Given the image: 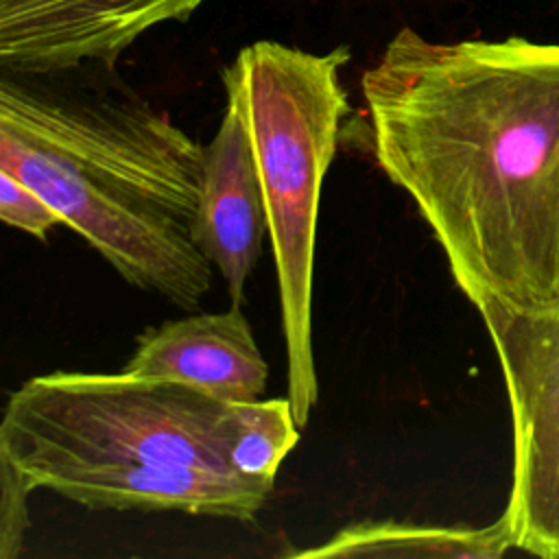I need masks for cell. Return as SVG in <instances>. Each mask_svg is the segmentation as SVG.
<instances>
[{
	"mask_svg": "<svg viewBox=\"0 0 559 559\" xmlns=\"http://www.w3.org/2000/svg\"><path fill=\"white\" fill-rule=\"evenodd\" d=\"M299 430L288 397H260L245 404L231 450L234 467L253 478L275 480L282 461L299 441Z\"/></svg>",
	"mask_w": 559,
	"mask_h": 559,
	"instance_id": "cell-10",
	"label": "cell"
},
{
	"mask_svg": "<svg viewBox=\"0 0 559 559\" xmlns=\"http://www.w3.org/2000/svg\"><path fill=\"white\" fill-rule=\"evenodd\" d=\"M349 50L308 52L260 39L223 70V85L247 122L271 238L286 386L293 417L306 428L319 402L312 349V284L319 201L349 114L341 68Z\"/></svg>",
	"mask_w": 559,
	"mask_h": 559,
	"instance_id": "cell-4",
	"label": "cell"
},
{
	"mask_svg": "<svg viewBox=\"0 0 559 559\" xmlns=\"http://www.w3.org/2000/svg\"><path fill=\"white\" fill-rule=\"evenodd\" d=\"M205 0H0V70L116 66L148 28L186 22Z\"/></svg>",
	"mask_w": 559,
	"mask_h": 559,
	"instance_id": "cell-6",
	"label": "cell"
},
{
	"mask_svg": "<svg viewBox=\"0 0 559 559\" xmlns=\"http://www.w3.org/2000/svg\"><path fill=\"white\" fill-rule=\"evenodd\" d=\"M31 483L0 441V559H15L24 552L31 528Z\"/></svg>",
	"mask_w": 559,
	"mask_h": 559,
	"instance_id": "cell-11",
	"label": "cell"
},
{
	"mask_svg": "<svg viewBox=\"0 0 559 559\" xmlns=\"http://www.w3.org/2000/svg\"><path fill=\"white\" fill-rule=\"evenodd\" d=\"M0 223L15 227L28 236L46 240V236L63 225L59 214L41 201L20 179L0 168Z\"/></svg>",
	"mask_w": 559,
	"mask_h": 559,
	"instance_id": "cell-12",
	"label": "cell"
},
{
	"mask_svg": "<svg viewBox=\"0 0 559 559\" xmlns=\"http://www.w3.org/2000/svg\"><path fill=\"white\" fill-rule=\"evenodd\" d=\"M266 234V210L249 129L240 107L227 98L214 138L201 148L197 207L190 236L225 280L231 306L245 301Z\"/></svg>",
	"mask_w": 559,
	"mask_h": 559,
	"instance_id": "cell-7",
	"label": "cell"
},
{
	"mask_svg": "<svg viewBox=\"0 0 559 559\" xmlns=\"http://www.w3.org/2000/svg\"><path fill=\"white\" fill-rule=\"evenodd\" d=\"M201 148L116 66L0 70V168L124 282L181 310L212 286L190 236Z\"/></svg>",
	"mask_w": 559,
	"mask_h": 559,
	"instance_id": "cell-2",
	"label": "cell"
},
{
	"mask_svg": "<svg viewBox=\"0 0 559 559\" xmlns=\"http://www.w3.org/2000/svg\"><path fill=\"white\" fill-rule=\"evenodd\" d=\"M515 550L504 513L487 526L413 524L362 520L338 528L325 542L288 552L290 557H393V559H498Z\"/></svg>",
	"mask_w": 559,
	"mask_h": 559,
	"instance_id": "cell-9",
	"label": "cell"
},
{
	"mask_svg": "<svg viewBox=\"0 0 559 559\" xmlns=\"http://www.w3.org/2000/svg\"><path fill=\"white\" fill-rule=\"evenodd\" d=\"M122 371L183 384L225 404L260 400L269 380V365L240 306L146 328Z\"/></svg>",
	"mask_w": 559,
	"mask_h": 559,
	"instance_id": "cell-8",
	"label": "cell"
},
{
	"mask_svg": "<svg viewBox=\"0 0 559 559\" xmlns=\"http://www.w3.org/2000/svg\"><path fill=\"white\" fill-rule=\"evenodd\" d=\"M493 343L513 421L504 507L515 550L559 559V314L476 308Z\"/></svg>",
	"mask_w": 559,
	"mask_h": 559,
	"instance_id": "cell-5",
	"label": "cell"
},
{
	"mask_svg": "<svg viewBox=\"0 0 559 559\" xmlns=\"http://www.w3.org/2000/svg\"><path fill=\"white\" fill-rule=\"evenodd\" d=\"M360 85L378 166L472 306L559 314V44L404 26Z\"/></svg>",
	"mask_w": 559,
	"mask_h": 559,
	"instance_id": "cell-1",
	"label": "cell"
},
{
	"mask_svg": "<svg viewBox=\"0 0 559 559\" xmlns=\"http://www.w3.org/2000/svg\"><path fill=\"white\" fill-rule=\"evenodd\" d=\"M242 406L124 371H52L9 393L0 441L33 489L81 507L249 524L275 480L231 463Z\"/></svg>",
	"mask_w": 559,
	"mask_h": 559,
	"instance_id": "cell-3",
	"label": "cell"
}]
</instances>
